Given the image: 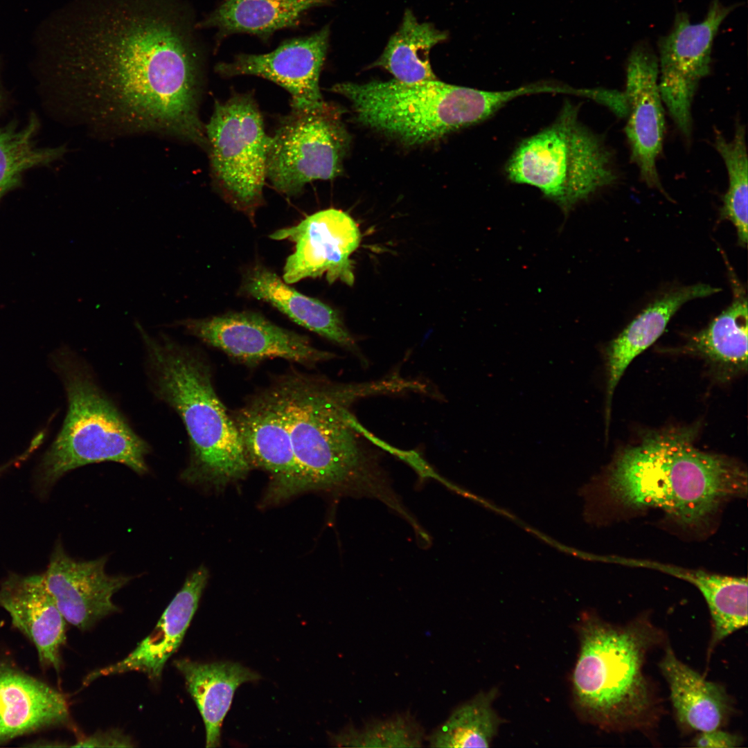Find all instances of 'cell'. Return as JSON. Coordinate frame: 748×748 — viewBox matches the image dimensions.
<instances>
[{
	"mask_svg": "<svg viewBox=\"0 0 748 748\" xmlns=\"http://www.w3.org/2000/svg\"><path fill=\"white\" fill-rule=\"evenodd\" d=\"M495 693H481L456 708L429 737L433 747H488L499 719L492 708Z\"/></svg>",
	"mask_w": 748,
	"mask_h": 748,
	"instance_id": "29",
	"label": "cell"
},
{
	"mask_svg": "<svg viewBox=\"0 0 748 748\" xmlns=\"http://www.w3.org/2000/svg\"><path fill=\"white\" fill-rule=\"evenodd\" d=\"M271 384L302 491L321 490L376 499L398 514L404 513L378 452L366 440L368 431L350 409L362 397L393 391L391 378L343 384L293 370L276 377Z\"/></svg>",
	"mask_w": 748,
	"mask_h": 748,
	"instance_id": "2",
	"label": "cell"
},
{
	"mask_svg": "<svg viewBox=\"0 0 748 748\" xmlns=\"http://www.w3.org/2000/svg\"><path fill=\"white\" fill-rule=\"evenodd\" d=\"M6 470V467L3 465L0 467V474Z\"/></svg>",
	"mask_w": 748,
	"mask_h": 748,
	"instance_id": "35",
	"label": "cell"
},
{
	"mask_svg": "<svg viewBox=\"0 0 748 748\" xmlns=\"http://www.w3.org/2000/svg\"><path fill=\"white\" fill-rule=\"evenodd\" d=\"M330 89L350 102L362 125L411 145L482 122L511 100L534 92L531 84L492 91L438 79L413 84L395 79L344 82Z\"/></svg>",
	"mask_w": 748,
	"mask_h": 748,
	"instance_id": "6",
	"label": "cell"
},
{
	"mask_svg": "<svg viewBox=\"0 0 748 748\" xmlns=\"http://www.w3.org/2000/svg\"><path fill=\"white\" fill-rule=\"evenodd\" d=\"M107 561L105 556L77 560L59 545L42 574L46 590L66 621L81 630L117 612L112 597L133 578L107 574Z\"/></svg>",
	"mask_w": 748,
	"mask_h": 748,
	"instance_id": "15",
	"label": "cell"
},
{
	"mask_svg": "<svg viewBox=\"0 0 748 748\" xmlns=\"http://www.w3.org/2000/svg\"><path fill=\"white\" fill-rule=\"evenodd\" d=\"M720 290L704 283L675 290L645 308L609 344L606 350V422L609 419L611 402L616 387L634 359L659 338L671 317L685 303L714 294Z\"/></svg>",
	"mask_w": 748,
	"mask_h": 748,
	"instance_id": "23",
	"label": "cell"
},
{
	"mask_svg": "<svg viewBox=\"0 0 748 748\" xmlns=\"http://www.w3.org/2000/svg\"><path fill=\"white\" fill-rule=\"evenodd\" d=\"M132 740L117 730L99 732L77 742L73 747H132Z\"/></svg>",
	"mask_w": 748,
	"mask_h": 748,
	"instance_id": "34",
	"label": "cell"
},
{
	"mask_svg": "<svg viewBox=\"0 0 748 748\" xmlns=\"http://www.w3.org/2000/svg\"><path fill=\"white\" fill-rule=\"evenodd\" d=\"M251 466L271 478L269 495L275 500L301 492L299 476L285 442L283 416L271 383L231 413Z\"/></svg>",
	"mask_w": 748,
	"mask_h": 748,
	"instance_id": "17",
	"label": "cell"
},
{
	"mask_svg": "<svg viewBox=\"0 0 748 748\" xmlns=\"http://www.w3.org/2000/svg\"><path fill=\"white\" fill-rule=\"evenodd\" d=\"M208 576V571L204 566L191 573L163 612L153 631L125 658L91 672L85 678L84 683L89 684L102 676L130 671L141 672L152 680H159L166 662L181 643L197 609Z\"/></svg>",
	"mask_w": 748,
	"mask_h": 748,
	"instance_id": "18",
	"label": "cell"
},
{
	"mask_svg": "<svg viewBox=\"0 0 748 748\" xmlns=\"http://www.w3.org/2000/svg\"><path fill=\"white\" fill-rule=\"evenodd\" d=\"M51 362L64 384L68 407L60 431L42 458V479L51 484L69 471L105 461L147 473L149 445L103 392L87 364L66 347L55 350Z\"/></svg>",
	"mask_w": 748,
	"mask_h": 748,
	"instance_id": "7",
	"label": "cell"
},
{
	"mask_svg": "<svg viewBox=\"0 0 748 748\" xmlns=\"http://www.w3.org/2000/svg\"><path fill=\"white\" fill-rule=\"evenodd\" d=\"M734 288L730 305L682 347L684 353L706 360L723 378L747 371V300L743 290Z\"/></svg>",
	"mask_w": 748,
	"mask_h": 748,
	"instance_id": "25",
	"label": "cell"
},
{
	"mask_svg": "<svg viewBox=\"0 0 748 748\" xmlns=\"http://www.w3.org/2000/svg\"><path fill=\"white\" fill-rule=\"evenodd\" d=\"M69 720L62 693L12 665L0 664V744Z\"/></svg>",
	"mask_w": 748,
	"mask_h": 748,
	"instance_id": "20",
	"label": "cell"
},
{
	"mask_svg": "<svg viewBox=\"0 0 748 748\" xmlns=\"http://www.w3.org/2000/svg\"><path fill=\"white\" fill-rule=\"evenodd\" d=\"M194 27L181 0H75L59 26L56 67L83 123L206 150Z\"/></svg>",
	"mask_w": 748,
	"mask_h": 748,
	"instance_id": "1",
	"label": "cell"
},
{
	"mask_svg": "<svg viewBox=\"0 0 748 748\" xmlns=\"http://www.w3.org/2000/svg\"><path fill=\"white\" fill-rule=\"evenodd\" d=\"M239 293L267 303L298 325L353 353L366 364L336 310L299 292L265 266L256 264L244 272Z\"/></svg>",
	"mask_w": 748,
	"mask_h": 748,
	"instance_id": "21",
	"label": "cell"
},
{
	"mask_svg": "<svg viewBox=\"0 0 748 748\" xmlns=\"http://www.w3.org/2000/svg\"><path fill=\"white\" fill-rule=\"evenodd\" d=\"M0 606L35 645L40 664L59 671L66 621L46 590L42 574L10 577L0 589Z\"/></svg>",
	"mask_w": 748,
	"mask_h": 748,
	"instance_id": "19",
	"label": "cell"
},
{
	"mask_svg": "<svg viewBox=\"0 0 748 748\" xmlns=\"http://www.w3.org/2000/svg\"><path fill=\"white\" fill-rule=\"evenodd\" d=\"M676 575L692 582L702 593L712 618L709 652L734 632L747 625V580L702 571H679Z\"/></svg>",
	"mask_w": 748,
	"mask_h": 748,
	"instance_id": "28",
	"label": "cell"
},
{
	"mask_svg": "<svg viewBox=\"0 0 748 748\" xmlns=\"http://www.w3.org/2000/svg\"><path fill=\"white\" fill-rule=\"evenodd\" d=\"M659 77V60L654 52L648 44H636L626 64L625 132L631 161L637 166L641 180L664 193L657 169L665 131Z\"/></svg>",
	"mask_w": 748,
	"mask_h": 748,
	"instance_id": "14",
	"label": "cell"
},
{
	"mask_svg": "<svg viewBox=\"0 0 748 748\" xmlns=\"http://www.w3.org/2000/svg\"><path fill=\"white\" fill-rule=\"evenodd\" d=\"M339 746L355 747H417L424 731L409 714H399L366 722L361 727L349 726L331 737Z\"/></svg>",
	"mask_w": 748,
	"mask_h": 748,
	"instance_id": "32",
	"label": "cell"
},
{
	"mask_svg": "<svg viewBox=\"0 0 748 748\" xmlns=\"http://www.w3.org/2000/svg\"><path fill=\"white\" fill-rule=\"evenodd\" d=\"M136 328L154 393L176 411L188 434L189 462L181 479L215 486L243 479L252 466L231 415L215 390L208 361L165 334H149L139 322Z\"/></svg>",
	"mask_w": 748,
	"mask_h": 748,
	"instance_id": "4",
	"label": "cell"
},
{
	"mask_svg": "<svg viewBox=\"0 0 748 748\" xmlns=\"http://www.w3.org/2000/svg\"><path fill=\"white\" fill-rule=\"evenodd\" d=\"M269 238L294 244L283 267L282 278L287 284L322 276L329 283L353 284L350 256L359 245L361 233L347 213L335 208L320 211L296 225L275 231Z\"/></svg>",
	"mask_w": 748,
	"mask_h": 748,
	"instance_id": "13",
	"label": "cell"
},
{
	"mask_svg": "<svg viewBox=\"0 0 748 748\" xmlns=\"http://www.w3.org/2000/svg\"><path fill=\"white\" fill-rule=\"evenodd\" d=\"M664 641V632L648 615L621 625L586 619L573 675L580 705L611 731H652L661 704L644 666L650 651Z\"/></svg>",
	"mask_w": 748,
	"mask_h": 748,
	"instance_id": "5",
	"label": "cell"
},
{
	"mask_svg": "<svg viewBox=\"0 0 748 748\" xmlns=\"http://www.w3.org/2000/svg\"><path fill=\"white\" fill-rule=\"evenodd\" d=\"M745 126L736 123L731 140L718 130L714 146L721 156L729 177V186L723 199L721 217L729 220L736 229L738 243L746 245L747 230V152Z\"/></svg>",
	"mask_w": 748,
	"mask_h": 748,
	"instance_id": "30",
	"label": "cell"
},
{
	"mask_svg": "<svg viewBox=\"0 0 748 748\" xmlns=\"http://www.w3.org/2000/svg\"><path fill=\"white\" fill-rule=\"evenodd\" d=\"M665 648L659 667L668 684L679 726L686 732L724 727L733 710L725 688L706 680L679 660L669 644Z\"/></svg>",
	"mask_w": 748,
	"mask_h": 748,
	"instance_id": "22",
	"label": "cell"
},
{
	"mask_svg": "<svg viewBox=\"0 0 748 748\" xmlns=\"http://www.w3.org/2000/svg\"><path fill=\"white\" fill-rule=\"evenodd\" d=\"M738 4L713 0L704 19L691 23L677 12L672 28L659 41V89L663 103L682 136L692 134V103L701 80L710 73L711 51L720 25Z\"/></svg>",
	"mask_w": 748,
	"mask_h": 748,
	"instance_id": "11",
	"label": "cell"
},
{
	"mask_svg": "<svg viewBox=\"0 0 748 748\" xmlns=\"http://www.w3.org/2000/svg\"><path fill=\"white\" fill-rule=\"evenodd\" d=\"M37 121L32 118L24 129L0 130V198L16 187L23 172L57 159L63 149H37L32 142Z\"/></svg>",
	"mask_w": 748,
	"mask_h": 748,
	"instance_id": "31",
	"label": "cell"
},
{
	"mask_svg": "<svg viewBox=\"0 0 748 748\" xmlns=\"http://www.w3.org/2000/svg\"><path fill=\"white\" fill-rule=\"evenodd\" d=\"M341 113L338 106L323 100L313 107H292L281 118L267 159V179L278 193L296 196L307 184L341 173L350 143Z\"/></svg>",
	"mask_w": 748,
	"mask_h": 748,
	"instance_id": "10",
	"label": "cell"
},
{
	"mask_svg": "<svg viewBox=\"0 0 748 748\" xmlns=\"http://www.w3.org/2000/svg\"><path fill=\"white\" fill-rule=\"evenodd\" d=\"M213 184L222 198L254 222L264 204L271 136L252 94L234 93L215 101L204 125Z\"/></svg>",
	"mask_w": 748,
	"mask_h": 748,
	"instance_id": "9",
	"label": "cell"
},
{
	"mask_svg": "<svg viewBox=\"0 0 748 748\" xmlns=\"http://www.w3.org/2000/svg\"><path fill=\"white\" fill-rule=\"evenodd\" d=\"M741 736L721 729L698 732L692 740L693 747L704 748H734L742 744Z\"/></svg>",
	"mask_w": 748,
	"mask_h": 748,
	"instance_id": "33",
	"label": "cell"
},
{
	"mask_svg": "<svg viewBox=\"0 0 748 748\" xmlns=\"http://www.w3.org/2000/svg\"><path fill=\"white\" fill-rule=\"evenodd\" d=\"M330 35L328 26L305 37L287 40L274 51L259 55L240 54L216 65L222 77L253 75L267 79L291 95V107H313L321 101L319 80Z\"/></svg>",
	"mask_w": 748,
	"mask_h": 748,
	"instance_id": "16",
	"label": "cell"
},
{
	"mask_svg": "<svg viewBox=\"0 0 748 748\" xmlns=\"http://www.w3.org/2000/svg\"><path fill=\"white\" fill-rule=\"evenodd\" d=\"M174 666L184 676L188 691L202 718L206 747H220L222 723L236 690L244 683L258 681L260 675L230 661L202 663L181 659L175 661Z\"/></svg>",
	"mask_w": 748,
	"mask_h": 748,
	"instance_id": "24",
	"label": "cell"
},
{
	"mask_svg": "<svg viewBox=\"0 0 748 748\" xmlns=\"http://www.w3.org/2000/svg\"><path fill=\"white\" fill-rule=\"evenodd\" d=\"M447 38L446 33L431 23L419 22L411 10H406L398 30L373 65L388 71L403 83L437 80L429 63V52Z\"/></svg>",
	"mask_w": 748,
	"mask_h": 748,
	"instance_id": "27",
	"label": "cell"
},
{
	"mask_svg": "<svg viewBox=\"0 0 748 748\" xmlns=\"http://www.w3.org/2000/svg\"><path fill=\"white\" fill-rule=\"evenodd\" d=\"M693 427L652 432L620 450L603 475L582 487L585 511L603 501L654 508L682 525L704 524L727 499L747 492L736 461L700 450Z\"/></svg>",
	"mask_w": 748,
	"mask_h": 748,
	"instance_id": "3",
	"label": "cell"
},
{
	"mask_svg": "<svg viewBox=\"0 0 748 748\" xmlns=\"http://www.w3.org/2000/svg\"><path fill=\"white\" fill-rule=\"evenodd\" d=\"M505 171L511 181L537 188L565 211L618 179L611 151L570 103L554 123L517 146Z\"/></svg>",
	"mask_w": 748,
	"mask_h": 748,
	"instance_id": "8",
	"label": "cell"
},
{
	"mask_svg": "<svg viewBox=\"0 0 748 748\" xmlns=\"http://www.w3.org/2000/svg\"><path fill=\"white\" fill-rule=\"evenodd\" d=\"M172 326L248 366L281 358L312 367L336 357L333 353L315 348L307 336L282 328L253 311L188 318Z\"/></svg>",
	"mask_w": 748,
	"mask_h": 748,
	"instance_id": "12",
	"label": "cell"
},
{
	"mask_svg": "<svg viewBox=\"0 0 748 748\" xmlns=\"http://www.w3.org/2000/svg\"><path fill=\"white\" fill-rule=\"evenodd\" d=\"M328 0H224L197 28H215L222 36L247 33L262 39L297 26L305 12Z\"/></svg>",
	"mask_w": 748,
	"mask_h": 748,
	"instance_id": "26",
	"label": "cell"
}]
</instances>
